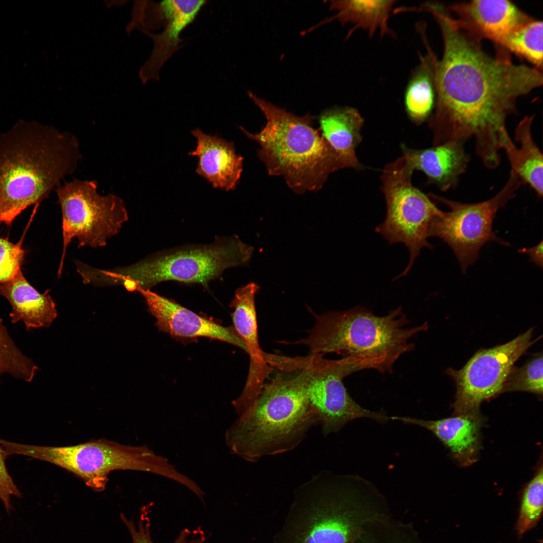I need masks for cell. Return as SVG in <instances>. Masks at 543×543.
<instances>
[{
	"instance_id": "277c9868",
	"label": "cell",
	"mask_w": 543,
	"mask_h": 543,
	"mask_svg": "<svg viewBox=\"0 0 543 543\" xmlns=\"http://www.w3.org/2000/svg\"><path fill=\"white\" fill-rule=\"evenodd\" d=\"M248 95L264 115L265 125L251 133L241 130L258 143L257 155L269 175L282 176L295 193L320 189L331 173L342 169L334 152L314 127L309 113L299 116L260 98Z\"/></svg>"
},
{
	"instance_id": "9a60e30c",
	"label": "cell",
	"mask_w": 543,
	"mask_h": 543,
	"mask_svg": "<svg viewBox=\"0 0 543 543\" xmlns=\"http://www.w3.org/2000/svg\"><path fill=\"white\" fill-rule=\"evenodd\" d=\"M455 13L457 24L481 40L498 44L514 30L531 20L511 2L506 0H477L446 7Z\"/></svg>"
},
{
	"instance_id": "484cf974",
	"label": "cell",
	"mask_w": 543,
	"mask_h": 543,
	"mask_svg": "<svg viewBox=\"0 0 543 543\" xmlns=\"http://www.w3.org/2000/svg\"><path fill=\"white\" fill-rule=\"evenodd\" d=\"M542 25V21L531 19L510 33L498 45L525 58L536 68L541 69Z\"/></svg>"
},
{
	"instance_id": "44dd1931",
	"label": "cell",
	"mask_w": 543,
	"mask_h": 543,
	"mask_svg": "<svg viewBox=\"0 0 543 543\" xmlns=\"http://www.w3.org/2000/svg\"><path fill=\"white\" fill-rule=\"evenodd\" d=\"M320 132L334 152L342 169L357 168L355 148L362 140L364 120L358 110L349 107L327 109L318 117Z\"/></svg>"
},
{
	"instance_id": "7c38bea8",
	"label": "cell",
	"mask_w": 543,
	"mask_h": 543,
	"mask_svg": "<svg viewBox=\"0 0 543 543\" xmlns=\"http://www.w3.org/2000/svg\"><path fill=\"white\" fill-rule=\"evenodd\" d=\"M522 184L511 170L503 188L495 196L484 202L462 203L428 194L430 199L445 204L450 209L449 212L443 211L433 218L429 227L428 236L438 237L445 242L465 273L478 258L481 247L487 242L495 241L503 245H509L496 235L492 223L498 211L515 196Z\"/></svg>"
},
{
	"instance_id": "8fae6325",
	"label": "cell",
	"mask_w": 543,
	"mask_h": 543,
	"mask_svg": "<svg viewBox=\"0 0 543 543\" xmlns=\"http://www.w3.org/2000/svg\"><path fill=\"white\" fill-rule=\"evenodd\" d=\"M94 180L74 179L55 189L62 220L63 251L58 275L61 276L66 251L74 238L78 246H104L128 219L124 201L112 194L102 196Z\"/></svg>"
},
{
	"instance_id": "d4e9b609",
	"label": "cell",
	"mask_w": 543,
	"mask_h": 543,
	"mask_svg": "<svg viewBox=\"0 0 543 543\" xmlns=\"http://www.w3.org/2000/svg\"><path fill=\"white\" fill-rule=\"evenodd\" d=\"M427 50L420 55L419 64L412 73L404 95L406 112L411 121L420 124L430 118L434 108L436 91L434 64L436 56L432 50L423 28L419 30Z\"/></svg>"
},
{
	"instance_id": "ba28073f",
	"label": "cell",
	"mask_w": 543,
	"mask_h": 543,
	"mask_svg": "<svg viewBox=\"0 0 543 543\" xmlns=\"http://www.w3.org/2000/svg\"><path fill=\"white\" fill-rule=\"evenodd\" d=\"M352 477L324 470L298 487L275 543H348L352 525L343 507Z\"/></svg>"
},
{
	"instance_id": "30bf717a",
	"label": "cell",
	"mask_w": 543,
	"mask_h": 543,
	"mask_svg": "<svg viewBox=\"0 0 543 543\" xmlns=\"http://www.w3.org/2000/svg\"><path fill=\"white\" fill-rule=\"evenodd\" d=\"M322 356L293 357L292 367L300 371L309 401L319 414L323 434L327 436L339 431L349 421L359 418L386 423L389 417L384 411L363 408L350 396L342 382L353 373L370 369L369 364L353 356L338 360Z\"/></svg>"
},
{
	"instance_id": "f1b7e54d",
	"label": "cell",
	"mask_w": 543,
	"mask_h": 543,
	"mask_svg": "<svg viewBox=\"0 0 543 543\" xmlns=\"http://www.w3.org/2000/svg\"><path fill=\"white\" fill-rule=\"evenodd\" d=\"M542 358L541 352L522 367L513 368L504 383L502 392L526 391L542 396Z\"/></svg>"
},
{
	"instance_id": "cb8c5ba5",
	"label": "cell",
	"mask_w": 543,
	"mask_h": 543,
	"mask_svg": "<svg viewBox=\"0 0 543 543\" xmlns=\"http://www.w3.org/2000/svg\"><path fill=\"white\" fill-rule=\"evenodd\" d=\"M397 1H330L329 10L335 14L321 24L337 21L342 26L349 24L346 39L356 30L366 31L369 37L376 33L380 36L395 38L396 35L390 27L389 21L391 12Z\"/></svg>"
},
{
	"instance_id": "d6986e66",
	"label": "cell",
	"mask_w": 543,
	"mask_h": 543,
	"mask_svg": "<svg viewBox=\"0 0 543 543\" xmlns=\"http://www.w3.org/2000/svg\"><path fill=\"white\" fill-rule=\"evenodd\" d=\"M402 149L413 171H422L428 183L436 185L442 191L457 186L469 162L464 144L459 142H448L424 149H410L403 145Z\"/></svg>"
},
{
	"instance_id": "83f0119b",
	"label": "cell",
	"mask_w": 543,
	"mask_h": 543,
	"mask_svg": "<svg viewBox=\"0 0 543 543\" xmlns=\"http://www.w3.org/2000/svg\"><path fill=\"white\" fill-rule=\"evenodd\" d=\"M543 508V473L541 468L525 488L515 525L521 537L534 527L540 519Z\"/></svg>"
},
{
	"instance_id": "4dcf8cb0",
	"label": "cell",
	"mask_w": 543,
	"mask_h": 543,
	"mask_svg": "<svg viewBox=\"0 0 543 543\" xmlns=\"http://www.w3.org/2000/svg\"><path fill=\"white\" fill-rule=\"evenodd\" d=\"M24 255L21 242L14 244L0 237V284L13 280L21 271Z\"/></svg>"
},
{
	"instance_id": "3957f363",
	"label": "cell",
	"mask_w": 543,
	"mask_h": 543,
	"mask_svg": "<svg viewBox=\"0 0 543 543\" xmlns=\"http://www.w3.org/2000/svg\"><path fill=\"white\" fill-rule=\"evenodd\" d=\"M319 422L300 372L279 374L264 384L253 405L227 430L226 443L234 455L255 463L295 448Z\"/></svg>"
},
{
	"instance_id": "e0dca14e",
	"label": "cell",
	"mask_w": 543,
	"mask_h": 543,
	"mask_svg": "<svg viewBox=\"0 0 543 543\" xmlns=\"http://www.w3.org/2000/svg\"><path fill=\"white\" fill-rule=\"evenodd\" d=\"M192 133L197 146L189 154L198 158L197 173L215 188L234 189L242 173L243 158L236 153L233 142L207 134L198 128Z\"/></svg>"
},
{
	"instance_id": "603a6c76",
	"label": "cell",
	"mask_w": 543,
	"mask_h": 543,
	"mask_svg": "<svg viewBox=\"0 0 543 543\" xmlns=\"http://www.w3.org/2000/svg\"><path fill=\"white\" fill-rule=\"evenodd\" d=\"M534 116H525L515 130V140L520 144L518 147L506 130L501 139V149H503L509 161L511 170L522 183L529 185L537 196H542L543 159L542 155L535 143L531 133Z\"/></svg>"
},
{
	"instance_id": "5b68a950",
	"label": "cell",
	"mask_w": 543,
	"mask_h": 543,
	"mask_svg": "<svg viewBox=\"0 0 543 543\" xmlns=\"http://www.w3.org/2000/svg\"><path fill=\"white\" fill-rule=\"evenodd\" d=\"M313 314L315 326L306 337L293 343L308 346L312 354L355 356L382 373L392 372L400 356L414 349L410 339L428 328L427 322L408 327L409 321L401 306L383 316L361 307Z\"/></svg>"
},
{
	"instance_id": "d6a6232c",
	"label": "cell",
	"mask_w": 543,
	"mask_h": 543,
	"mask_svg": "<svg viewBox=\"0 0 543 543\" xmlns=\"http://www.w3.org/2000/svg\"><path fill=\"white\" fill-rule=\"evenodd\" d=\"M520 252L527 254L531 261L536 265L542 267V241L530 248H524L519 250Z\"/></svg>"
},
{
	"instance_id": "2e32d148",
	"label": "cell",
	"mask_w": 543,
	"mask_h": 543,
	"mask_svg": "<svg viewBox=\"0 0 543 543\" xmlns=\"http://www.w3.org/2000/svg\"><path fill=\"white\" fill-rule=\"evenodd\" d=\"M207 2L202 0H167L159 2L163 31L154 34L140 29L149 36L153 43L152 52L139 71L143 83L159 80V72L166 62L180 48L183 30L192 24Z\"/></svg>"
},
{
	"instance_id": "4316f807",
	"label": "cell",
	"mask_w": 543,
	"mask_h": 543,
	"mask_svg": "<svg viewBox=\"0 0 543 543\" xmlns=\"http://www.w3.org/2000/svg\"><path fill=\"white\" fill-rule=\"evenodd\" d=\"M38 370L32 359L17 346L0 318V376L5 374L31 382Z\"/></svg>"
},
{
	"instance_id": "ffe728a7",
	"label": "cell",
	"mask_w": 543,
	"mask_h": 543,
	"mask_svg": "<svg viewBox=\"0 0 543 543\" xmlns=\"http://www.w3.org/2000/svg\"><path fill=\"white\" fill-rule=\"evenodd\" d=\"M259 289L254 282L238 288L230 304L234 309L231 314L233 327L245 344L249 355L247 380L256 385H262L273 370L258 342L255 296Z\"/></svg>"
},
{
	"instance_id": "52a82bcc",
	"label": "cell",
	"mask_w": 543,
	"mask_h": 543,
	"mask_svg": "<svg viewBox=\"0 0 543 543\" xmlns=\"http://www.w3.org/2000/svg\"><path fill=\"white\" fill-rule=\"evenodd\" d=\"M253 248L237 237L204 245L180 247L161 252L129 266L104 270L106 285L123 286L129 291L149 289L173 280L207 286L225 269L248 263Z\"/></svg>"
},
{
	"instance_id": "1f68e13d",
	"label": "cell",
	"mask_w": 543,
	"mask_h": 543,
	"mask_svg": "<svg viewBox=\"0 0 543 543\" xmlns=\"http://www.w3.org/2000/svg\"><path fill=\"white\" fill-rule=\"evenodd\" d=\"M8 455V452L0 444V501L6 511L10 513L13 508L12 498H21L22 494L7 469L5 461Z\"/></svg>"
},
{
	"instance_id": "7402d4cb",
	"label": "cell",
	"mask_w": 543,
	"mask_h": 543,
	"mask_svg": "<svg viewBox=\"0 0 543 543\" xmlns=\"http://www.w3.org/2000/svg\"><path fill=\"white\" fill-rule=\"evenodd\" d=\"M0 295L11 304V322H22L27 329L48 327L57 317L55 304L48 291L39 293L21 271L13 280L0 284Z\"/></svg>"
},
{
	"instance_id": "4fadbf2b",
	"label": "cell",
	"mask_w": 543,
	"mask_h": 543,
	"mask_svg": "<svg viewBox=\"0 0 543 543\" xmlns=\"http://www.w3.org/2000/svg\"><path fill=\"white\" fill-rule=\"evenodd\" d=\"M530 328L503 344L478 350L460 370L446 373L454 380L457 392L455 415L479 413L481 403L502 392L515 362L539 338L531 340Z\"/></svg>"
},
{
	"instance_id": "8992f818",
	"label": "cell",
	"mask_w": 543,
	"mask_h": 543,
	"mask_svg": "<svg viewBox=\"0 0 543 543\" xmlns=\"http://www.w3.org/2000/svg\"><path fill=\"white\" fill-rule=\"evenodd\" d=\"M9 455H20L42 460L79 477L96 491L105 490L109 474L117 470H134L158 475L185 486L191 479L178 472L168 460L146 445H123L107 439L93 440L74 445L47 446L6 441Z\"/></svg>"
},
{
	"instance_id": "f546056e",
	"label": "cell",
	"mask_w": 543,
	"mask_h": 543,
	"mask_svg": "<svg viewBox=\"0 0 543 543\" xmlns=\"http://www.w3.org/2000/svg\"><path fill=\"white\" fill-rule=\"evenodd\" d=\"M144 512L140 516L137 527L133 520H129L123 513L120 514L122 521L130 533L133 543H154L151 537L149 519L146 516L145 510ZM206 539L205 533L200 527L192 531L185 528L173 543H204Z\"/></svg>"
},
{
	"instance_id": "ac0fdd59",
	"label": "cell",
	"mask_w": 543,
	"mask_h": 543,
	"mask_svg": "<svg viewBox=\"0 0 543 543\" xmlns=\"http://www.w3.org/2000/svg\"><path fill=\"white\" fill-rule=\"evenodd\" d=\"M479 414H457L436 420L408 416H391L389 419L430 431L449 449L460 464L468 466L476 461L480 446L481 421Z\"/></svg>"
},
{
	"instance_id": "6da1fadb",
	"label": "cell",
	"mask_w": 543,
	"mask_h": 543,
	"mask_svg": "<svg viewBox=\"0 0 543 543\" xmlns=\"http://www.w3.org/2000/svg\"><path fill=\"white\" fill-rule=\"evenodd\" d=\"M442 34L436 57L434 113L428 120L433 145L463 144L474 138L476 153L489 169L500 163V142L516 101L542 83L539 69L514 64L505 49L486 52L480 39L460 27L441 5L430 11Z\"/></svg>"
},
{
	"instance_id": "5bb4252c",
	"label": "cell",
	"mask_w": 543,
	"mask_h": 543,
	"mask_svg": "<svg viewBox=\"0 0 543 543\" xmlns=\"http://www.w3.org/2000/svg\"><path fill=\"white\" fill-rule=\"evenodd\" d=\"M144 298L158 329L179 339L204 337L227 342L247 353V348L233 326L225 327L160 296L149 289L137 290Z\"/></svg>"
},
{
	"instance_id": "9c48e42d",
	"label": "cell",
	"mask_w": 543,
	"mask_h": 543,
	"mask_svg": "<svg viewBox=\"0 0 543 543\" xmlns=\"http://www.w3.org/2000/svg\"><path fill=\"white\" fill-rule=\"evenodd\" d=\"M413 171L403 155L386 165L381 177L386 216L375 231L390 244H404L410 254L406 268L396 279L407 275L423 248H432L427 240L429 227L443 212L413 185Z\"/></svg>"
},
{
	"instance_id": "7a4b0ae2",
	"label": "cell",
	"mask_w": 543,
	"mask_h": 543,
	"mask_svg": "<svg viewBox=\"0 0 543 543\" xmlns=\"http://www.w3.org/2000/svg\"><path fill=\"white\" fill-rule=\"evenodd\" d=\"M81 156L72 134L20 120L0 133V225L48 197Z\"/></svg>"
}]
</instances>
